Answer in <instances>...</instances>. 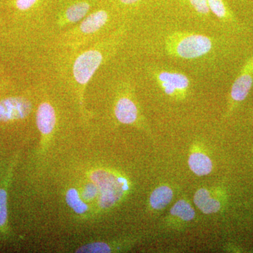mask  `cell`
I'll list each match as a JSON object with an SVG mask.
<instances>
[{"mask_svg":"<svg viewBox=\"0 0 253 253\" xmlns=\"http://www.w3.org/2000/svg\"><path fill=\"white\" fill-rule=\"evenodd\" d=\"M163 46L169 57L189 61L211 54L215 46V42L206 35L174 31L166 36Z\"/></svg>","mask_w":253,"mask_h":253,"instance_id":"1","label":"cell"},{"mask_svg":"<svg viewBox=\"0 0 253 253\" xmlns=\"http://www.w3.org/2000/svg\"><path fill=\"white\" fill-rule=\"evenodd\" d=\"M154 78L165 94L172 97L185 96L191 84L186 75L173 70H158Z\"/></svg>","mask_w":253,"mask_h":253,"instance_id":"2","label":"cell"},{"mask_svg":"<svg viewBox=\"0 0 253 253\" xmlns=\"http://www.w3.org/2000/svg\"><path fill=\"white\" fill-rule=\"evenodd\" d=\"M102 61L103 55L98 50H88L80 54L75 61L73 69V76L78 84L86 85Z\"/></svg>","mask_w":253,"mask_h":253,"instance_id":"3","label":"cell"},{"mask_svg":"<svg viewBox=\"0 0 253 253\" xmlns=\"http://www.w3.org/2000/svg\"><path fill=\"white\" fill-rule=\"evenodd\" d=\"M253 84V54L244 66L233 83L230 91L231 109L247 97Z\"/></svg>","mask_w":253,"mask_h":253,"instance_id":"4","label":"cell"},{"mask_svg":"<svg viewBox=\"0 0 253 253\" xmlns=\"http://www.w3.org/2000/svg\"><path fill=\"white\" fill-rule=\"evenodd\" d=\"M31 103L22 97H9L0 101V121L24 119L31 113Z\"/></svg>","mask_w":253,"mask_h":253,"instance_id":"5","label":"cell"},{"mask_svg":"<svg viewBox=\"0 0 253 253\" xmlns=\"http://www.w3.org/2000/svg\"><path fill=\"white\" fill-rule=\"evenodd\" d=\"M115 115L119 122L126 125L133 124L138 118V109L130 97L123 96L116 103Z\"/></svg>","mask_w":253,"mask_h":253,"instance_id":"6","label":"cell"},{"mask_svg":"<svg viewBox=\"0 0 253 253\" xmlns=\"http://www.w3.org/2000/svg\"><path fill=\"white\" fill-rule=\"evenodd\" d=\"M56 124V114L54 108L48 103H42L37 112V125L43 134H49Z\"/></svg>","mask_w":253,"mask_h":253,"instance_id":"7","label":"cell"},{"mask_svg":"<svg viewBox=\"0 0 253 253\" xmlns=\"http://www.w3.org/2000/svg\"><path fill=\"white\" fill-rule=\"evenodd\" d=\"M194 203L205 214L217 212L221 208L220 203L211 197L209 191L206 189H201L196 191Z\"/></svg>","mask_w":253,"mask_h":253,"instance_id":"8","label":"cell"},{"mask_svg":"<svg viewBox=\"0 0 253 253\" xmlns=\"http://www.w3.org/2000/svg\"><path fill=\"white\" fill-rule=\"evenodd\" d=\"M109 14L104 10H99L88 16L82 22L80 30L82 33L91 34L99 31L107 23Z\"/></svg>","mask_w":253,"mask_h":253,"instance_id":"9","label":"cell"},{"mask_svg":"<svg viewBox=\"0 0 253 253\" xmlns=\"http://www.w3.org/2000/svg\"><path fill=\"white\" fill-rule=\"evenodd\" d=\"M189 166L191 171L198 176L207 175L212 169L211 160L201 153H194L189 156Z\"/></svg>","mask_w":253,"mask_h":253,"instance_id":"10","label":"cell"},{"mask_svg":"<svg viewBox=\"0 0 253 253\" xmlns=\"http://www.w3.org/2000/svg\"><path fill=\"white\" fill-rule=\"evenodd\" d=\"M173 197V191L166 186H160L153 191L150 197V204L156 210H161L170 203Z\"/></svg>","mask_w":253,"mask_h":253,"instance_id":"11","label":"cell"},{"mask_svg":"<svg viewBox=\"0 0 253 253\" xmlns=\"http://www.w3.org/2000/svg\"><path fill=\"white\" fill-rule=\"evenodd\" d=\"M211 13L221 22L231 23L234 21V15L228 7L224 0H207Z\"/></svg>","mask_w":253,"mask_h":253,"instance_id":"12","label":"cell"},{"mask_svg":"<svg viewBox=\"0 0 253 253\" xmlns=\"http://www.w3.org/2000/svg\"><path fill=\"white\" fill-rule=\"evenodd\" d=\"M90 9V5L85 1L76 3L65 12V18L68 23H76L83 19Z\"/></svg>","mask_w":253,"mask_h":253,"instance_id":"13","label":"cell"},{"mask_svg":"<svg viewBox=\"0 0 253 253\" xmlns=\"http://www.w3.org/2000/svg\"><path fill=\"white\" fill-rule=\"evenodd\" d=\"M11 172L8 174L4 184L0 186V229H4L7 226V186Z\"/></svg>","mask_w":253,"mask_h":253,"instance_id":"14","label":"cell"},{"mask_svg":"<svg viewBox=\"0 0 253 253\" xmlns=\"http://www.w3.org/2000/svg\"><path fill=\"white\" fill-rule=\"evenodd\" d=\"M180 1L198 17L208 18L211 14L207 0H180Z\"/></svg>","mask_w":253,"mask_h":253,"instance_id":"15","label":"cell"},{"mask_svg":"<svg viewBox=\"0 0 253 253\" xmlns=\"http://www.w3.org/2000/svg\"><path fill=\"white\" fill-rule=\"evenodd\" d=\"M172 215L181 218L184 221H191L195 217V211L190 204L185 201H178L170 211Z\"/></svg>","mask_w":253,"mask_h":253,"instance_id":"16","label":"cell"},{"mask_svg":"<svg viewBox=\"0 0 253 253\" xmlns=\"http://www.w3.org/2000/svg\"><path fill=\"white\" fill-rule=\"evenodd\" d=\"M67 204L70 207L72 208L75 212L78 214H83L87 211V206L80 198L78 191L75 189L68 190L66 195Z\"/></svg>","mask_w":253,"mask_h":253,"instance_id":"17","label":"cell"},{"mask_svg":"<svg viewBox=\"0 0 253 253\" xmlns=\"http://www.w3.org/2000/svg\"><path fill=\"white\" fill-rule=\"evenodd\" d=\"M111 248L105 243L96 242L84 245L76 251V253H110Z\"/></svg>","mask_w":253,"mask_h":253,"instance_id":"18","label":"cell"},{"mask_svg":"<svg viewBox=\"0 0 253 253\" xmlns=\"http://www.w3.org/2000/svg\"><path fill=\"white\" fill-rule=\"evenodd\" d=\"M37 1L38 0H16L15 5L18 9L26 11V10L31 9L32 6L36 4Z\"/></svg>","mask_w":253,"mask_h":253,"instance_id":"19","label":"cell"},{"mask_svg":"<svg viewBox=\"0 0 253 253\" xmlns=\"http://www.w3.org/2000/svg\"><path fill=\"white\" fill-rule=\"evenodd\" d=\"M96 194V189H95L94 186L89 184L87 187L86 188L85 196L87 198H91L94 196Z\"/></svg>","mask_w":253,"mask_h":253,"instance_id":"20","label":"cell"},{"mask_svg":"<svg viewBox=\"0 0 253 253\" xmlns=\"http://www.w3.org/2000/svg\"><path fill=\"white\" fill-rule=\"evenodd\" d=\"M119 1L125 5H131L139 2V1H142V0H119Z\"/></svg>","mask_w":253,"mask_h":253,"instance_id":"21","label":"cell"}]
</instances>
